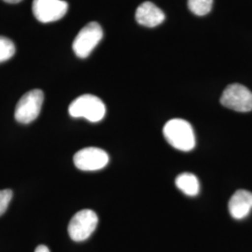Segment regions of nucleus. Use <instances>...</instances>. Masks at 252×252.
Here are the masks:
<instances>
[{"mask_svg": "<svg viewBox=\"0 0 252 252\" xmlns=\"http://www.w3.org/2000/svg\"><path fill=\"white\" fill-rule=\"evenodd\" d=\"M163 136L173 148L181 152H189L195 147V135L189 122L183 119H172L162 129Z\"/></svg>", "mask_w": 252, "mask_h": 252, "instance_id": "f257e3e1", "label": "nucleus"}, {"mask_svg": "<svg viewBox=\"0 0 252 252\" xmlns=\"http://www.w3.org/2000/svg\"><path fill=\"white\" fill-rule=\"evenodd\" d=\"M73 118H84L91 123H97L106 115V106L99 97L93 94H83L73 101L68 108Z\"/></svg>", "mask_w": 252, "mask_h": 252, "instance_id": "f03ea898", "label": "nucleus"}, {"mask_svg": "<svg viewBox=\"0 0 252 252\" xmlns=\"http://www.w3.org/2000/svg\"><path fill=\"white\" fill-rule=\"evenodd\" d=\"M98 217L91 209H82L72 217L68 224V234L73 241L81 242L90 237L96 229Z\"/></svg>", "mask_w": 252, "mask_h": 252, "instance_id": "7ed1b4c3", "label": "nucleus"}, {"mask_svg": "<svg viewBox=\"0 0 252 252\" xmlns=\"http://www.w3.org/2000/svg\"><path fill=\"white\" fill-rule=\"evenodd\" d=\"M44 100V94L39 89L29 91L19 100L14 117L21 124L27 125L38 117Z\"/></svg>", "mask_w": 252, "mask_h": 252, "instance_id": "20e7f679", "label": "nucleus"}, {"mask_svg": "<svg viewBox=\"0 0 252 252\" xmlns=\"http://www.w3.org/2000/svg\"><path fill=\"white\" fill-rule=\"evenodd\" d=\"M103 37V30L99 24L91 22L83 28L73 41V51L79 58H86L98 45Z\"/></svg>", "mask_w": 252, "mask_h": 252, "instance_id": "39448f33", "label": "nucleus"}, {"mask_svg": "<svg viewBox=\"0 0 252 252\" xmlns=\"http://www.w3.org/2000/svg\"><path fill=\"white\" fill-rule=\"evenodd\" d=\"M220 103L223 107L237 112L252 111V92L241 84H231L223 91Z\"/></svg>", "mask_w": 252, "mask_h": 252, "instance_id": "423d86ee", "label": "nucleus"}, {"mask_svg": "<svg viewBox=\"0 0 252 252\" xmlns=\"http://www.w3.org/2000/svg\"><path fill=\"white\" fill-rule=\"evenodd\" d=\"M74 163L82 171H96L104 168L109 161L108 153L105 151L89 147L82 149L74 155Z\"/></svg>", "mask_w": 252, "mask_h": 252, "instance_id": "0eeeda50", "label": "nucleus"}, {"mask_svg": "<svg viewBox=\"0 0 252 252\" xmlns=\"http://www.w3.org/2000/svg\"><path fill=\"white\" fill-rule=\"evenodd\" d=\"M68 4L63 0H34L32 10L36 20L52 23L63 18L67 12Z\"/></svg>", "mask_w": 252, "mask_h": 252, "instance_id": "6e6552de", "label": "nucleus"}, {"mask_svg": "<svg viewBox=\"0 0 252 252\" xmlns=\"http://www.w3.org/2000/svg\"><path fill=\"white\" fill-rule=\"evenodd\" d=\"M228 208L235 220H243L249 216L252 210V192L246 189L235 191L229 201Z\"/></svg>", "mask_w": 252, "mask_h": 252, "instance_id": "1a4fd4ad", "label": "nucleus"}, {"mask_svg": "<svg viewBox=\"0 0 252 252\" xmlns=\"http://www.w3.org/2000/svg\"><path fill=\"white\" fill-rule=\"evenodd\" d=\"M165 19L162 9L152 2H144L135 11L136 22L146 27H155L161 25Z\"/></svg>", "mask_w": 252, "mask_h": 252, "instance_id": "9d476101", "label": "nucleus"}, {"mask_svg": "<svg viewBox=\"0 0 252 252\" xmlns=\"http://www.w3.org/2000/svg\"><path fill=\"white\" fill-rule=\"evenodd\" d=\"M176 186L184 194L188 196H195L200 190V183L195 175L191 173H182L176 179Z\"/></svg>", "mask_w": 252, "mask_h": 252, "instance_id": "9b49d317", "label": "nucleus"}, {"mask_svg": "<svg viewBox=\"0 0 252 252\" xmlns=\"http://www.w3.org/2000/svg\"><path fill=\"white\" fill-rule=\"evenodd\" d=\"M213 5V0H188L189 10L195 15L203 16L207 14Z\"/></svg>", "mask_w": 252, "mask_h": 252, "instance_id": "f8f14e48", "label": "nucleus"}, {"mask_svg": "<svg viewBox=\"0 0 252 252\" xmlns=\"http://www.w3.org/2000/svg\"><path fill=\"white\" fill-rule=\"evenodd\" d=\"M15 54V45L8 37L0 36V63L8 61Z\"/></svg>", "mask_w": 252, "mask_h": 252, "instance_id": "ddd939ff", "label": "nucleus"}, {"mask_svg": "<svg viewBox=\"0 0 252 252\" xmlns=\"http://www.w3.org/2000/svg\"><path fill=\"white\" fill-rule=\"evenodd\" d=\"M11 189H2L0 190V216H2L9 207V202L12 198Z\"/></svg>", "mask_w": 252, "mask_h": 252, "instance_id": "4468645a", "label": "nucleus"}, {"mask_svg": "<svg viewBox=\"0 0 252 252\" xmlns=\"http://www.w3.org/2000/svg\"><path fill=\"white\" fill-rule=\"evenodd\" d=\"M35 252H50V250L44 245H40V246L36 247Z\"/></svg>", "mask_w": 252, "mask_h": 252, "instance_id": "2eb2a0df", "label": "nucleus"}, {"mask_svg": "<svg viewBox=\"0 0 252 252\" xmlns=\"http://www.w3.org/2000/svg\"><path fill=\"white\" fill-rule=\"evenodd\" d=\"M3 1H5V2H7L9 4H17V3L22 2L23 0H3Z\"/></svg>", "mask_w": 252, "mask_h": 252, "instance_id": "dca6fc26", "label": "nucleus"}]
</instances>
